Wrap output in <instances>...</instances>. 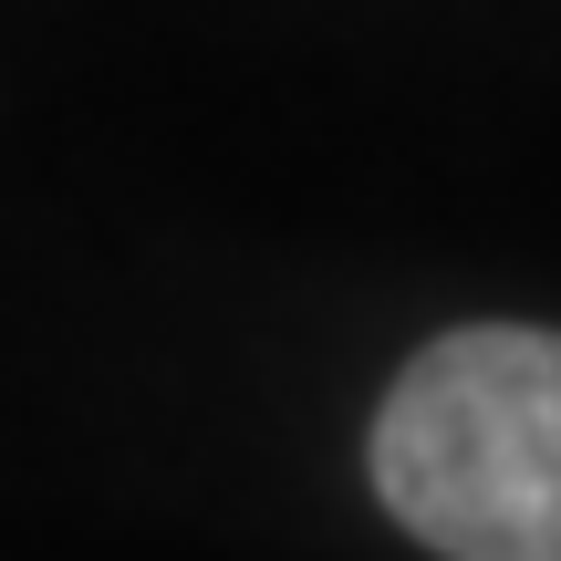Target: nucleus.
I'll return each mask as SVG.
<instances>
[{
    "label": "nucleus",
    "mask_w": 561,
    "mask_h": 561,
    "mask_svg": "<svg viewBox=\"0 0 561 561\" xmlns=\"http://www.w3.org/2000/svg\"><path fill=\"white\" fill-rule=\"evenodd\" d=\"M385 520L437 561H561V322L416 343L364 426Z\"/></svg>",
    "instance_id": "f257e3e1"
}]
</instances>
